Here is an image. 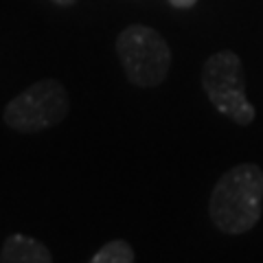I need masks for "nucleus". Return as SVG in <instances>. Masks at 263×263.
Listing matches in <instances>:
<instances>
[{"label":"nucleus","mask_w":263,"mask_h":263,"mask_svg":"<svg viewBox=\"0 0 263 263\" xmlns=\"http://www.w3.org/2000/svg\"><path fill=\"white\" fill-rule=\"evenodd\" d=\"M55 5H62V7H70V5H75L77 0H53Z\"/></svg>","instance_id":"obj_8"},{"label":"nucleus","mask_w":263,"mask_h":263,"mask_svg":"<svg viewBox=\"0 0 263 263\" xmlns=\"http://www.w3.org/2000/svg\"><path fill=\"white\" fill-rule=\"evenodd\" d=\"M263 211V171L252 162L230 167L215 182L209 215L224 235H243L257 226Z\"/></svg>","instance_id":"obj_1"},{"label":"nucleus","mask_w":263,"mask_h":263,"mask_svg":"<svg viewBox=\"0 0 263 263\" xmlns=\"http://www.w3.org/2000/svg\"><path fill=\"white\" fill-rule=\"evenodd\" d=\"M70 110V97L62 81L42 79L35 81L5 105V125L20 134H35L55 127L66 119Z\"/></svg>","instance_id":"obj_3"},{"label":"nucleus","mask_w":263,"mask_h":263,"mask_svg":"<svg viewBox=\"0 0 263 263\" xmlns=\"http://www.w3.org/2000/svg\"><path fill=\"white\" fill-rule=\"evenodd\" d=\"M197 0H169V5H174L176 9H191Z\"/></svg>","instance_id":"obj_7"},{"label":"nucleus","mask_w":263,"mask_h":263,"mask_svg":"<svg viewBox=\"0 0 263 263\" xmlns=\"http://www.w3.org/2000/svg\"><path fill=\"white\" fill-rule=\"evenodd\" d=\"M0 263H53V254L42 241L33 237L11 235L3 243Z\"/></svg>","instance_id":"obj_5"},{"label":"nucleus","mask_w":263,"mask_h":263,"mask_svg":"<svg viewBox=\"0 0 263 263\" xmlns=\"http://www.w3.org/2000/svg\"><path fill=\"white\" fill-rule=\"evenodd\" d=\"M202 88L219 114L237 125H250L257 117L246 97V75L239 55L233 51L213 53L202 68Z\"/></svg>","instance_id":"obj_4"},{"label":"nucleus","mask_w":263,"mask_h":263,"mask_svg":"<svg viewBox=\"0 0 263 263\" xmlns=\"http://www.w3.org/2000/svg\"><path fill=\"white\" fill-rule=\"evenodd\" d=\"M134 261H136V254L129 241L112 239L103 248H99V252L88 263H134Z\"/></svg>","instance_id":"obj_6"},{"label":"nucleus","mask_w":263,"mask_h":263,"mask_svg":"<svg viewBox=\"0 0 263 263\" xmlns=\"http://www.w3.org/2000/svg\"><path fill=\"white\" fill-rule=\"evenodd\" d=\"M117 55L129 84L156 88L171 70V48L156 29L129 24L117 37Z\"/></svg>","instance_id":"obj_2"}]
</instances>
